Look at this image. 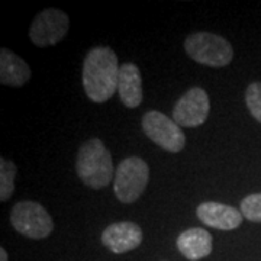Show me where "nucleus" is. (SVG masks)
Here are the masks:
<instances>
[{
  "label": "nucleus",
  "mask_w": 261,
  "mask_h": 261,
  "mask_svg": "<svg viewBox=\"0 0 261 261\" xmlns=\"http://www.w3.org/2000/svg\"><path fill=\"white\" fill-rule=\"evenodd\" d=\"M185 49L187 56L199 64L207 67H225L233 58L232 45L216 34L196 32L186 38Z\"/></svg>",
  "instance_id": "nucleus-3"
},
{
  "label": "nucleus",
  "mask_w": 261,
  "mask_h": 261,
  "mask_svg": "<svg viewBox=\"0 0 261 261\" xmlns=\"http://www.w3.org/2000/svg\"><path fill=\"white\" fill-rule=\"evenodd\" d=\"M75 171L79 178L90 189L106 187L113 177V163L109 149L99 138L86 141L77 152Z\"/></svg>",
  "instance_id": "nucleus-2"
},
{
  "label": "nucleus",
  "mask_w": 261,
  "mask_h": 261,
  "mask_svg": "<svg viewBox=\"0 0 261 261\" xmlns=\"http://www.w3.org/2000/svg\"><path fill=\"white\" fill-rule=\"evenodd\" d=\"M121 67L113 49L92 48L83 61V87L86 96L94 103H105L118 90Z\"/></svg>",
  "instance_id": "nucleus-1"
},
{
  "label": "nucleus",
  "mask_w": 261,
  "mask_h": 261,
  "mask_svg": "<svg viewBox=\"0 0 261 261\" xmlns=\"http://www.w3.org/2000/svg\"><path fill=\"white\" fill-rule=\"evenodd\" d=\"M142 129L149 140L168 152L177 154L186 145V137L181 128L159 111H149L144 115Z\"/></svg>",
  "instance_id": "nucleus-6"
},
{
  "label": "nucleus",
  "mask_w": 261,
  "mask_h": 261,
  "mask_svg": "<svg viewBox=\"0 0 261 261\" xmlns=\"http://www.w3.org/2000/svg\"><path fill=\"white\" fill-rule=\"evenodd\" d=\"M18 167L13 161L0 159V200H9L15 192V178Z\"/></svg>",
  "instance_id": "nucleus-14"
},
{
  "label": "nucleus",
  "mask_w": 261,
  "mask_h": 261,
  "mask_svg": "<svg viewBox=\"0 0 261 261\" xmlns=\"http://www.w3.org/2000/svg\"><path fill=\"white\" fill-rule=\"evenodd\" d=\"M197 218L206 225L221 231H232L243 224L244 216L232 206L218 203V202H205L196 211Z\"/></svg>",
  "instance_id": "nucleus-10"
},
{
  "label": "nucleus",
  "mask_w": 261,
  "mask_h": 261,
  "mask_svg": "<svg viewBox=\"0 0 261 261\" xmlns=\"http://www.w3.org/2000/svg\"><path fill=\"white\" fill-rule=\"evenodd\" d=\"M31 79L28 63L12 53L2 48L0 51V83L9 87H20Z\"/></svg>",
  "instance_id": "nucleus-12"
},
{
  "label": "nucleus",
  "mask_w": 261,
  "mask_h": 261,
  "mask_svg": "<svg viewBox=\"0 0 261 261\" xmlns=\"http://www.w3.org/2000/svg\"><path fill=\"white\" fill-rule=\"evenodd\" d=\"M241 214L251 222H261V193H252L243 199Z\"/></svg>",
  "instance_id": "nucleus-15"
},
{
  "label": "nucleus",
  "mask_w": 261,
  "mask_h": 261,
  "mask_svg": "<svg viewBox=\"0 0 261 261\" xmlns=\"http://www.w3.org/2000/svg\"><path fill=\"white\" fill-rule=\"evenodd\" d=\"M209 96L200 87H192L176 103L173 109V121L178 126L196 128L203 125L209 116Z\"/></svg>",
  "instance_id": "nucleus-8"
},
{
  "label": "nucleus",
  "mask_w": 261,
  "mask_h": 261,
  "mask_svg": "<svg viewBox=\"0 0 261 261\" xmlns=\"http://www.w3.org/2000/svg\"><path fill=\"white\" fill-rule=\"evenodd\" d=\"M177 248L187 260H202L212 252V235L203 228H190L178 235Z\"/></svg>",
  "instance_id": "nucleus-11"
},
{
  "label": "nucleus",
  "mask_w": 261,
  "mask_h": 261,
  "mask_svg": "<svg viewBox=\"0 0 261 261\" xmlns=\"http://www.w3.org/2000/svg\"><path fill=\"white\" fill-rule=\"evenodd\" d=\"M70 28L68 15L56 8H48L38 13L29 28V38L39 48L56 45L67 35Z\"/></svg>",
  "instance_id": "nucleus-7"
},
{
  "label": "nucleus",
  "mask_w": 261,
  "mask_h": 261,
  "mask_svg": "<svg viewBox=\"0 0 261 261\" xmlns=\"http://www.w3.org/2000/svg\"><path fill=\"white\" fill-rule=\"evenodd\" d=\"M102 243L115 254H125L140 247L142 243V231L134 222H116L103 231Z\"/></svg>",
  "instance_id": "nucleus-9"
},
{
  "label": "nucleus",
  "mask_w": 261,
  "mask_h": 261,
  "mask_svg": "<svg viewBox=\"0 0 261 261\" xmlns=\"http://www.w3.org/2000/svg\"><path fill=\"white\" fill-rule=\"evenodd\" d=\"M118 93L126 108H138L142 102V79L140 68L132 63L121 65Z\"/></svg>",
  "instance_id": "nucleus-13"
},
{
  "label": "nucleus",
  "mask_w": 261,
  "mask_h": 261,
  "mask_svg": "<svg viewBox=\"0 0 261 261\" xmlns=\"http://www.w3.org/2000/svg\"><path fill=\"white\" fill-rule=\"evenodd\" d=\"M0 261H8V252L5 248H0Z\"/></svg>",
  "instance_id": "nucleus-17"
},
{
  "label": "nucleus",
  "mask_w": 261,
  "mask_h": 261,
  "mask_svg": "<svg viewBox=\"0 0 261 261\" xmlns=\"http://www.w3.org/2000/svg\"><path fill=\"white\" fill-rule=\"evenodd\" d=\"M245 103L252 116L261 123V82L251 83L247 87Z\"/></svg>",
  "instance_id": "nucleus-16"
},
{
  "label": "nucleus",
  "mask_w": 261,
  "mask_h": 261,
  "mask_svg": "<svg viewBox=\"0 0 261 261\" xmlns=\"http://www.w3.org/2000/svg\"><path fill=\"white\" fill-rule=\"evenodd\" d=\"M148 180V164L140 157H128L116 168L113 192L122 203H134L145 190Z\"/></svg>",
  "instance_id": "nucleus-4"
},
{
  "label": "nucleus",
  "mask_w": 261,
  "mask_h": 261,
  "mask_svg": "<svg viewBox=\"0 0 261 261\" xmlns=\"http://www.w3.org/2000/svg\"><path fill=\"white\" fill-rule=\"evenodd\" d=\"M10 224L19 233L32 240H44L54 229L53 218L47 209L31 200L19 202L12 207Z\"/></svg>",
  "instance_id": "nucleus-5"
}]
</instances>
